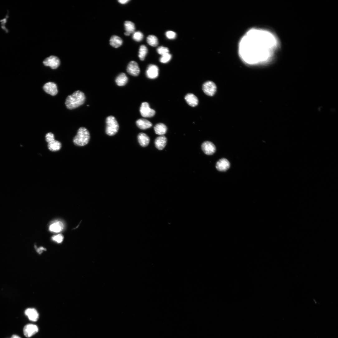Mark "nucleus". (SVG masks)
<instances>
[{
	"label": "nucleus",
	"instance_id": "cd10ccee",
	"mask_svg": "<svg viewBox=\"0 0 338 338\" xmlns=\"http://www.w3.org/2000/svg\"><path fill=\"white\" fill-rule=\"evenodd\" d=\"M172 58V55L169 53L163 55L160 59V61L163 63H166L169 61Z\"/></svg>",
	"mask_w": 338,
	"mask_h": 338
},
{
	"label": "nucleus",
	"instance_id": "20e7f679",
	"mask_svg": "<svg viewBox=\"0 0 338 338\" xmlns=\"http://www.w3.org/2000/svg\"><path fill=\"white\" fill-rule=\"evenodd\" d=\"M106 123V133L109 136H114L118 132L119 128L117 120L114 116H110L107 117Z\"/></svg>",
	"mask_w": 338,
	"mask_h": 338
},
{
	"label": "nucleus",
	"instance_id": "ddd939ff",
	"mask_svg": "<svg viewBox=\"0 0 338 338\" xmlns=\"http://www.w3.org/2000/svg\"><path fill=\"white\" fill-rule=\"evenodd\" d=\"M43 88L46 93L52 96L56 95L58 92L57 85L54 83L50 82L46 83L44 85Z\"/></svg>",
	"mask_w": 338,
	"mask_h": 338
},
{
	"label": "nucleus",
	"instance_id": "2eb2a0df",
	"mask_svg": "<svg viewBox=\"0 0 338 338\" xmlns=\"http://www.w3.org/2000/svg\"><path fill=\"white\" fill-rule=\"evenodd\" d=\"M167 142V138L164 135H161L158 137L155 140V147L158 150H161L165 147Z\"/></svg>",
	"mask_w": 338,
	"mask_h": 338
},
{
	"label": "nucleus",
	"instance_id": "b1692460",
	"mask_svg": "<svg viewBox=\"0 0 338 338\" xmlns=\"http://www.w3.org/2000/svg\"><path fill=\"white\" fill-rule=\"evenodd\" d=\"M124 26L126 32L131 34L135 32L136 28L133 22L130 21H126L124 23Z\"/></svg>",
	"mask_w": 338,
	"mask_h": 338
},
{
	"label": "nucleus",
	"instance_id": "dca6fc26",
	"mask_svg": "<svg viewBox=\"0 0 338 338\" xmlns=\"http://www.w3.org/2000/svg\"><path fill=\"white\" fill-rule=\"evenodd\" d=\"M25 314L30 320L33 321H36L39 319V314L34 308L27 309L25 311Z\"/></svg>",
	"mask_w": 338,
	"mask_h": 338
},
{
	"label": "nucleus",
	"instance_id": "412c9836",
	"mask_svg": "<svg viewBox=\"0 0 338 338\" xmlns=\"http://www.w3.org/2000/svg\"><path fill=\"white\" fill-rule=\"evenodd\" d=\"M154 129L155 133L161 136L165 134L168 129L167 126L162 123L157 124L155 126Z\"/></svg>",
	"mask_w": 338,
	"mask_h": 338
},
{
	"label": "nucleus",
	"instance_id": "0eeeda50",
	"mask_svg": "<svg viewBox=\"0 0 338 338\" xmlns=\"http://www.w3.org/2000/svg\"><path fill=\"white\" fill-rule=\"evenodd\" d=\"M202 89L207 95L213 96L216 92L217 87L214 82L211 81H208L205 82L203 85Z\"/></svg>",
	"mask_w": 338,
	"mask_h": 338
},
{
	"label": "nucleus",
	"instance_id": "a211bd4d",
	"mask_svg": "<svg viewBox=\"0 0 338 338\" xmlns=\"http://www.w3.org/2000/svg\"><path fill=\"white\" fill-rule=\"evenodd\" d=\"M185 99L187 103L192 107H195L198 104V98L193 94H188L185 96Z\"/></svg>",
	"mask_w": 338,
	"mask_h": 338
},
{
	"label": "nucleus",
	"instance_id": "aec40b11",
	"mask_svg": "<svg viewBox=\"0 0 338 338\" xmlns=\"http://www.w3.org/2000/svg\"><path fill=\"white\" fill-rule=\"evenodd\" d=\"M123 41L122 39L118 36L114 35L112 36L110 40V44L113 47L118 48L122 44Z\"/></svg>",
	"mask_w": 338,
	"mask_h": 338
},
{
	"label": "nucleus",
	"instance_id": "6e6552de",
	"mask_svg": "<svg viewBox=\"0 0 338 338\" xmlns=\"http://www.w3.org/2000/svg\"><path fill=\"white\" fill-rule=\"evenodd\" d=\"M126 71L129 74L132 76H138L140 73V69L138 64L136 62L134 61H130L127 66Z\"/></svg>",
	"mask_w": 338,
	"mask_h": 338
},
{
	"label": "nucleus",
	"instance_id": "a878e982",
	"mask_svg": "<svg viewBox=\"0 0 338 338\" xmlns=\"http://www.w3.org/2000/svg\"><path fill=\"white\" fill-rule=\"evenodd\" d=\"M147 41L150 45L153 47L157 46L159 44L158 38L154 35L149 36L147 38Z\"/></svg>",
	"mask_w": 338,
	"mask_h": 338
},
{
	"label": "nucleus",
	"instance_id": "bb28decb",
	"mask_svg": "<svg viewBox=\"0 0 338 338\" xmlns=\"http://www.w3.org/2000/svg\"><path fill=\"white\" fill-rule=\"evenodd\" d=\"M144 35L140 31L135 32L132 35V39L134 40L137 42H140L143 39Z\"/></svg>",
	"mask_w": 338,
	"mask_h": 338
},
{
	"label": "nucleus",
	"instance_id": "473e14b6",
	"mask_svg": "<svg viewBox=\"0 0 338 338\" xmlns=\"http://www.w3.org/2000/svg\"><path fill=\"white\" fill-rule=\"evenodd\" d=\"M45 250V249L44 248L42 247L38 249L37 251L39 253H40L41 252L42 250Z\"/></svg>",
	"mask_w": 338,
	"mask_h": 338
},
{
	"label": "nucleus",
	"instance_id": "393cba45",
	"mask_svg": "<svg viewBox=\"0 0 338 338\" xmlns=\"http://www.w3.org/2000/svg\"><path fill=\"white\" fill-rule=\"evenodd\" d=\"M148 52L147 47L145 45H142L140 47L139 52L138 56L140 59L142 61L144 60Z\"/></svg>",
	"mask_w": 338,
	"mask_h": 338
},
{
	"label": "nucleus",
	"instance_id": "5701e85b",
	"mask_svg": "<svg viewBox=\"0 0 338 338\" xmlns=\"http://www.w3.org/2000/svg\"><path fill=\"white\" fill-rule=\"evenodd\" d=\"M63 228V224L60 221H56L51 224L49 227L50 230L56 233L61 231Z\"/></svg>",
	"mask_w": 338,
	"mask_h": 338
},
{
	"label": "nucleus",
	"instance_id": "f257e3e1",
	"mask_svg": "<svg viewBox=\"0 0 338 338\" xmlns=\"http://www.w3.org/2000/svg\"><path fill=\"white\" fill-rule=\"evenodd\" d=\"M276 37L268 31L256 30L250 31L242 39L240 55L249 63L268 60L277 45Z\"/></svg>",
	"mask_w": 338,
	"mask_h": 338
},
{
	"label": "nucleus",
	"instance_id": "4be33fe9",
	"mask_svg": "<svg viewBox=\"0 0 338 338\" xmlns=\"http://www.w3.org/2000/svg\"><path fill=\"white\" fill-rule=\"evenodd\" d=\"M128 81V78L126 75L121 73L117 77L115 82L118 86H123L125 85Z\"/></svg>",
	"mask_w": 338,
	"mask_h": 338
},
{
	"label": "nucleus",
	"instance_id": "c85d7f7f",
	"mask_svg": "<svg viewBox=\"0 0 338 338\" xmlns=\"http://www.w3.org/2000/svg\"><path fill=\"white\" fill-rule=\"evenodd\" d=\"M157 51L158 54L163 55L169 52V49L166 47L164 46H160L157 49Z\"/></svg>",
	"mask_w": 338,
	"mask_h": 338
},
{
	"label": "nucleus",
	"instance_id": "f704fd0d",
	"mask_svg": "<svg viewBox=\"0 0 338 338\" xmlns=\"http://www.w3.org/2000/svg\"><path fill=\"white\" fill-rule=\"evenodd\" d=\"M124 35L126 36H129L130 35V34L126 32H125Z\"/></svg>",
	"mask_w": 338,
	"mask_h": 338
},
{
	"label": "nucleus",
	"instance_id": "72a5a7b5",
	"mask_svg": "<svg viewBox=\"0 0 338 338\" xmlns=\"http://www.w3.org/2000/svg\"><path fill=\"white\" fill-rule=\"evenodd\" d=\"M11 338H21L18 336L17 335H14L12 336Z\"/></svg>",
	"mask_w": 338,
	"mask_h": 338
},
{
	"label": "nucleus",
	"instance_id": "f8f14e48",
	"mask_svg": "<svg viewBox=\"0 0 338 338\" xmlns=\"http://www.w3.org/2000/svg\"><path fill=\"white\" fill-rule=\"evenodd\" d=\"M38 331V328L37 326L33 324H28L26 325L23 329V333L25 336L27 337H30L34 335Z\"/></svg>",
	"mask_w": 338,
	"mask_h": 338
},
{
	"label": "nucleus",
	"instance_id": "9d476101",
	"mask_svg": "<svg viewBox=\"0 0 338 338\" xmlns=\"http://www.w3.org/2000/svg\"><path fill=\"white\" fill-rule=\"evenodd\" d=\"M201 148L203 151L206 155H212L214 154L216 150L215 145L210 141H206L202 144Z\"/></svg>",
	"mask_w": 338,
	"mask_h": 338
},
{
	"label": "nucleus",
	"instance_id": "4468645a",
	"mask_svg": "<svg viewBox=\"0 0 338 338\" xmlns=\"http://www.w3.org/2000/svg\"><path fill=\"white\" fill-rule=\"evenodd\" d=\"M230 167V163L228 160L225 158L220 159L217 163L216 166L217 169L221 172L227 171Z\"/></svg>",
	"mask_w": 338,
	"mask_h": 338
},
{
	"label": "nucleus",
	"instance_id": "2f4dec72",
	"mask_svg": "<svg viewBox=\"0 0 338 338\" xmlns=\"http://www.w3.org/2000/svg\"><path fill=\"white\" fill-rule=\"evenodd\" d=\"M130 1V0H119L118 2L122 5L126 4Z\"/></svg>",
	"mask_w": 338,
	"mask_h": 338
},
{
	"label": "nucleus",
	"instance_id": "f03ea898",
	"mask_svg": "<svg viewBox=\"0 0 338 338\" xmlns=\"http://www.w3.org/2000/svg\"><path fill=\"white\" fill-rule=\"evenodd\" d=\"M85 99L84 93L80 91H77L67 97L65 104L67 108L72 110L83 104Z\"/></svg>",
	"mask_w": 338,
	"mask_h": 338
},
{
	"label": "nucleus",
	"instance_id": "1a4fd4ad",
	"mask_svg": "<svg viewBox=\"0 0 338 338\" xmlns=\"http://www.w3.org/2000/svg\"><path fill=\"white\" fill-rule=\"evenodd\" d=\"M45 66H49L53 69L57 68L60 64V59L57 57L51 55L47 58L43 62Z\"/></svg>",
	"mask_w": 338,
	"mask_h": 338
},
{
	"label": "nucleus",
	"instance_id": "7ed1b4c3",
	"mask_svg": "<svg viewBox=\"0 0 338 338\" xmlns=\"http://www.w3.org/2000/svg\"><path fill=\"white\" fill-rule=\"evenodd\" d=\"M90 139V135L89 131L85 127H81L74 138L73 142L76 146L83 147L88 143Z\"/></svg>",
	"mask_w": 338,
	"mask_h": 338
},
{
	"label": "nucleus",
	"instance_id": "423d86ee",
	"mask_svg": "<svg viewBox=\"0 0 338 338\" xmlns=\"http://www.w3.org/2000/svg\"><path fill=\"white\" fill-rule=\"evenodd\" d=\"M140 111L142 116L144 117H151L155 114V110L150 108L149 104L147 102L142 103Z\"/></svg>",
	"mask_w": 338,
	"mask_h": 338
},
{
	"label": "nucleus",
	"instance_id": "9b49d317",
	"mask_svg": "<svg viewBox=\"0 0 338 338\" xmlns=\"http://www.w3.org/2000/svg\"><path fill=\"white\" fill-rule=\"evenodd\" d=\"M159 74V69L157 65L150 64L148 66L146 71V75L148 78L155 79L158 77Z\"/></svg>",
	"mask_w": 338,
	"mask_h": 338
},
{
	"label": "nucleus",
	"instance_id": "39448f33",
	"mask_svg": "<svg viewBox=\"0 0 338 338\" xmlns=\"http://www.w3.org/2000/svg\"><path fill=\"white\" fill-rule=\"evenodd\" d=\"M45 140L48 143V148L51 151L55 152L60 150L62 147L61 143L55 140L54 134L51 132L47 133L45 136Z\"/></svg>",
	"mask_w": 338,
	"mask_h": 338
},
{
	"label": "nucleus",
	"instance_id": "6ab92c4d",
	"mask_svg": "<svg viewBox=\"0 0 338 338\" xmlns=\"http://www.w3.org/2000/svg\"><path fill=\"white\" fill-rule=\"evenodd\" d=\"M136 124L140 129L142 130H146L151 127L152 124L149 121L145 119H140L138 120L136 122Z\"/></svg>",
	"mask_w": 338,
	"mask_h": 338
},
{
	"label": "nucleus",
	"instance_id": "f3484780",
	"mask_svg": "<svg viewBox=\"0 0 338 338\" xmlns=\"http://www.w3.org/2000/svg\"><path fill=\"white\" fill-rule=\"evenodd\" d=\"M138 138L139 144L142 147H146L149 145L150 139L146 134L140 133L138 135Z\"/></svg>",
	"mask_w": 338,
	"mask_h": 338
},
{
	"label": "nucleus",
	"instance_id": "c756f323",
	"mask_svg": "<svg viewBox=\"0 0 338 338\" xmlns=\"http://www.w3.org/2000/svg\"><path fill=\"white\" fill-rule=\"evenodd\" d=\"M166 36L169 39L172 40L175 39L176 37V33L172 31H168L166 33Z\"/></svg>",
	"mask_w": 338,
	"mask_h": 338
},
{
	"label": "nucleus",
	"instance_id": "7c9ffc66",
	"mask_svg": "<svg viewBox=\"0 0 338 338\" xmlns=\"http://www.w3.org/2000/svg\"><path fill=\"white\" fill-rule=\"evenodd\" d=\"M52 240L58 243L62 242L63 240L64 237L63 235L61 234L56 236H54L52 238Z\"/></svg>",
	"mask_w": 338,
	"mask_h": 338
}]
</instances>
